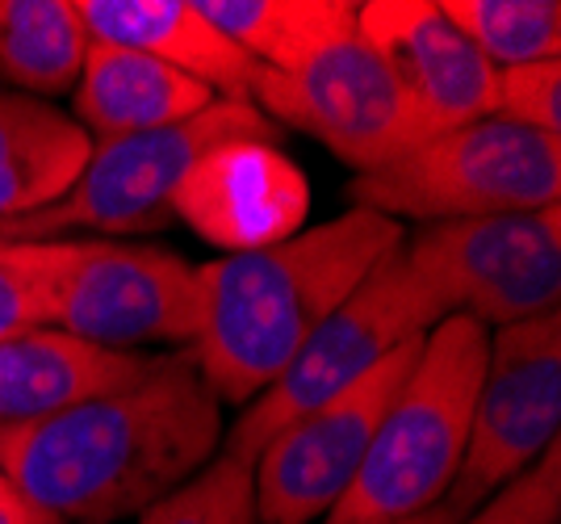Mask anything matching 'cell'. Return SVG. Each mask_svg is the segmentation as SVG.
Instances as JSON below:
<instances>
[{"label":"cell","mask_w":561,"mask_h":524,"mask_svg":"<svg viewBox=\"0 0 561 524\" xmlns=\"http://www.w3.org/2000/svg\"><path fill=\"white\" fill-rule=\"evenodd\" d=\"M494 118L561 139V59L503 68L494 84Z\"/></svg>","instance_id":"cell-24"},{"label":"cell","mask_w":561,"mask_h":524,"mask_svg":"<svg viewBox=\"0 0 561 524\" xmlns=\"http://www.w3.org/2000/svg\"><path fill=\"white\" fill-rule=\"evenodd\" d=\"M561 516V453L558 441L540 453L537 466L494 491L478 512L461 524H558Z\"/></svg>","instance_id":"cell-23"},{"label":"cell","mask_w":561,"mask_h":524,"mask_svg":"<svg viewBox=\"0 0 561 524\" xmlns=\"http://www.w3.org/2000/svg\"><path fill=\"white\" fill-rule=\"evenodd\" d=\"M486 344V328L466 315H448L423 335L420 357L328 524H394L445 503L469 441Z\"/></svg>","instance_id":"cell-3"},{"label":"cell","mask_w":561,"mask_h":524,"mask_svg":"<svg viewBox=\"0 0 561 524\" xmlns=\"http://www.w3.org/2000/svg\"><path fill=\"white\" fill-rule=\"evenodd\" d=\"M466 516L461 512H453L448 503H436V508H427L420 516H407V521H394V524H461Z\"/></svg>","instance_id":"cell-26"},{"label":"cell","mask_w":561,"mask_h":524,"mask_svg":"<svg viewBox=\"0 0 561 524\" xmlns=\"http://www.w3.org/2000/svg\"><path fill=\"white\" fill-rule=\"evenodd\" d=\"M402 257L445 315L482 328H515L561 303V215L558 206L524 215L432 223Z\"/></svg>","instance_id":"cell-7"},{"label":"cell","mask_w":561,"mask_h":524,"mask_svg":"<svg viewBox=\"0 0 561 524\" xmlns=\"http://www.w3.org/2000/svg\"><path fill=\"white\" fill-rule=\"evenodd\" d=\"M89 43L76 0H0V89L38 101L71 93Z\"/></svg>","instance_id":"cell-19"},{"label":"cell","mask_w":561,"mask_h":524,"mask_svg":"<svg viewBox=\"0 0 561 524\" xmlns=\"http://www.w3.org/2000/svg\"><path fill=\"white\" fill-rule=\"evenodd\" d=\"M139 524H256L252 462L239 453H218L206 470L147 508Z\"/></svg>","instance_id":"cell-21"},{"label":"cell","mask_w":561,"mask_h":524,"mask_svg":"<svg viewBox=\"0 0 561 524\" xmlns=\"http://www.w3.org/2000/svg\"><path fill=\"white\" fill-rule=\"evenodd\" d=\"M440 319H448L440 303L420 286L402 248H394L352 289L348 303L310 332V340L280 369L277 381L248 403V411L234 420L227 449L256 462V453L285 424L302 420L306 411L352 390L390 353H398L415 335H427Z\"/></svg>","instance_id":"cell-6"},{"label":"cell","mask_w":561,"mask_h":524,"mask_svg":"<svg viewBox=\"0 0 561 524\" xmlns=\"http://www.w3.org/2000/svg\"><path fill=\"white\" fill-rule=\"evenodd\" d=\"M440 13L494 72L561 59L558 0H440Z\"/></svg>","instance_id":"cell-20"},{"label":"cell","mask_w":561,"mask_h":524,"mask_svg":"<svg viewBox=\"0 0 561 524\" xmlns=\"http://www.w3.org/2000/svg\"><path fill=\"white\" fill-rule=\"evenodd\" d=\"M222 403L193 353H164L126 390L0 429V475L59 524L142 516L214 462Z\"/></svg>","instance_id":"cell-1"},{"label":"cell","mask_w":561,"mask_h":524,"mask_svg":"<svg viewBox=\"0 0 561 524\" xmlns=\"http://www.w3.org/2000/svg\"><path fill=\"white\" fill-rule=\"evenodd\" d=\"M558 135H540L494 114L423 139L390 164L356 172V181H348V202L356 210H374L394 223L420 218L423 227L545 210L558 206Z\"/></svg>","instance_id":"cell-4"},{"label":"cell","mask_w":561,"mask_h":524,"mask_svg":"<svg viewBox=\"0 0 561 524\" xmlns=\"http://www.w3.org/2000/svg\"><path fill=\"white\" fill-rule=\"evenodd\" d=\"M202 323L197 264L164 248L117 239H68L55 277L50 328L117 353L147 344H193Z\"/></svg>","instance_id":"cell-8"},{"label":"cell","mask_w":561,"mask_h":524,"mask_svg":"<svg viewBox=\"0 0 561 524\" xmlns=\"http://www.w3.org/2000/svg\"><path fill=\"white\" fill-rule=\"evenodd\" d=\"M197 9L268 72H298L356 34L352 0H197Z\"/></svg>","instance_id":"cell-18"},{"label":"cell","mask_w":561,"mask_h":524,"mask_svg":"<svg viewBox=\"0 0 561 524\" xmlns=\"http://www.w3.org/2000/svg\"><path fill=\"white\" fill-rule=\"evenodd\" d=\"M93 139L71 114L0 89V223L38 215L80 181Z\"/></svg>","instance_id":"cell-17"},{"label":"cell","mask_w":561,"mask_h":524,"mask_svg":"<svg viewBox=\"0 0 561 524\" xmlns=\"http://www.w3.org/2000/svg\"><path fill=\"white\" fill-rule=\"evenodd\" d=\"M68 257V239H13L0 243V340L50 328L55 277Z\"/></svg>","instance_id":"cell-22"},{"label":"cell","mask_w":561,"mask_h":524,"mask_svg":"<svg viewBox=\"0 0 561 524\" xmlns=\"http://www.w3.org/2000/svg\"><path fill=\"white\" fill-rule=\"evenodd\" d=\"M252 105L280 130L294 126L356 172H374L423 144L394 72L360 34L314 55L298 72L260 68Z\"/></svg>","instance_id":"cell-10"},{"label":"cell","mask_w":561,"mask_h":524,"mask_svg":"<svg viewBox=\"0 0 561 524\" xmlns=\"http://www.w3.org/2000/svg\"><path fill=\"white\" fill-rule=\"evenodd\" d=\"M356 34L386 59L423 139L494 114L499 72L432 0L356 4Z\"/></svg>","instance_id":"cell-12"},{"label":"cell","mask_w":561,"mask_h":524,"mask_svg":"<svg viewBox=\"0 0 561 524\" xmlns=\"http://www.w3.org/2000/svg\"><path fill=\"white\" fill-rule=\"evenodd\" d=\"M222 144H285V130L252 101H214L197 118L147 130L114 144H93V156L55 206L0 223V243L13 239H64L71 231L139 236L172 223V193L206 151Z\"/></svg>","instance_id":"cell-5"},{"label":"cell","mask_w":561,"mask_h":524,"mask_svg":"<svg viewBox=\"0 0 561 524\" xmlns=\"http://www.w3.org/2000/svg\"><path fill=\"white\" fill-rule=\"evenodd\" d=\"M423 335L407 340L398 353L377 365L352 390L306 411L256 453L252 487H256V524H314L344 500L365 453L374 445L381 415L394 403L420 357Z\"/></svg>","instance_id":"cell-11"},{"label":"cell","mask_w":561,"mask_h":524,"mask_svg":"<svg viewBox=\"0 0 561 524\" xmlns=\"http://www.w3.org/2000/svg\"><path fill=\"white\" fill-rule=\"evenodd\" d=\"M310 210V181L273 144H222L206 151L172 193V223L234 252H256L298 236Z\"/></svg>","instance_id":"cell-13"},{"label":"cell","mask_w":561,"mask_h":524,"mask_svg":"<svg viewBox=\"0 0 561 524\" xmlns=\"http://www.w3.org/2000/svg\"><path fill=\"white\" fill-rule=\"evenodd\" d=\"M164 353H117L89 340L34 328L0 340V429L50 420L59 411L126 390L147 378Z\"/></svg>","instance_id":"cell-14"},{"label":"cell","mask_w":561,"mask_h":524,"mask_svg":"<svg viewBox=\"0 0 561 524\" xmlns=\"http://www.w3.org/2000/svg\"><path fill=\"white\" fill-rule=\"evenodd\" d=\"M218 96L142 50L117 43H89L80 80L71 89V118L93 139L114 144L147 130H164L197 118Z\"/></svg>","instance_id":"cell-16"},{"label":"cell","mask_w":561,"mask_h":524,"mask_svg":"<svg viewBox=\"0 0 561 524\" xmlns=\"http://www.w3.org/2000/svg\"><path fill=\"white\" fill-rule=\"evenodd\" d=\"M0 524H59V521H50L43 508H34L9 478L0 475Z\"/></svg>","instance_id":"cell-25"},{"label":"cell","mask_w":561,"mask_h":524,"mask_svg":"<svg viewBox=\"0 0 561 524\" xmlns=\"http://www.w3.org/2000/svg\"><path fill=\"white\" fill-rule=\"evenodd\" d=\"M394 248H402V223L352 206L285 243L202 264V323L188 353L214 399L252 403L264 395Z\"/></svg>","instance_id":"cell-2"},{"label":"cell","mask_w":561,"mask_h":524,"mask_svg":"<svg viewBox=\"0 0 561 524\" xmlns=\"http://www.w3.org/2000/svg\"><path fill=\"white\" fill-rule=\"evenodd\" d=\"M561 424V315L503 328L486 344V369L473 399L469 441L445 503L478 512L494 491L537 466Z\"/></svg>","instance_id":"cell-9"},{"label":"cell","mask_w":561,"mask_h":524,"mask_svg":"<svg viewBox=\"0 0 561 524\" xmlns=\"http://www.w3.org/2000/svg\"><path fill=\"white\" fill-rule=\"evenodd\" d=\"M96 43L142 50L222 101H252L260 64L197 9V0H76Z\"/></svg>","instance_id":"cell-15"}]
</instances>
